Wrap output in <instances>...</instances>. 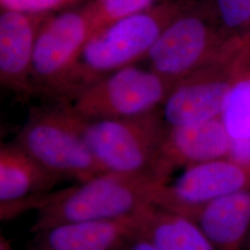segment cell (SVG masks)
Returning a JSON list of instances; mask_svg holds the SVG:
<instances>
[{
	"label": "cell",
	"mask_w": 250,
	"mask_h": 250,
	"mask_svg": "<svg viewBox=\"0 0 250 250\" xmlns=\"http://www.w3.org/2000/svg\"><path fill=\"white\" fill-rule=\"evenodd\" d=\"M189 1L165 0L95 32L55 99L65 100L111 72L142 62Z\"/></svg>",
	"instance_id": "obj_1"
},
{
	"label": "cell",
	"mask_w": 250,
	"mask_h": 250,
	"mask_svg": "<svg viewBox=\"0 0 250 250\" xmlns=\"http://www.w3.org/2000/svg\"><path fill=\"white\" fill-rule=\"evenodd\" d=\"M166 182L153 174L105 171L77 186L52 192L37 209L31 231L70 222L110 221L137 214L153 205Z\"/></svg>",
	"instance_id": "obj_2"
},
{
	"label": "cell",
	"mask_w": 250,
	"mask_h": 250,
	"mask_svg": "<svg viewBox=\"0 0 250 250\" xmlns=\"http://www.w3.org/2000/svg\"><path fill=\"white\" fill-rule=\"evenodd\" d=\"M68 109L103 170L156 176L159 150L167 127L160 108L140 116L107 120L83 119Z\"/></svg>",
	"instance_id": "obj_3"
},
{
	"label": "cell",
	"mask_w": 250,
	"mask_h": 250,
	"mask_svg": "<svg viewBox=\"0 0 250 250\" xmlns=\"http://www.w3.org/2000/svg\"><path fill=\"white\" fill-rule=\"evenodd\" d=\"M231 39L221 25L211 0H190L143 62L175 83L212 60Z\"/></svg>",
	"instance_id": "obj_4"
},
{
	"label": "cell",
	"mask_w": 250,
	"mask_h": 250,
	"mask_svg": "<svg viewBox=\"0 0 250 250\" xmlns=\"http://www.w3.org/2000/svg\"><path fill=\"white\" fill-rule=\"evenodd\" d=\"M15 143L60 178L82 183L105 172L63 103L33 109Z\"/></svg>",
	"instance_id": "obj_5"
},
{
	"label": "cell",
	"mask_w": 250,
	"mask_h": 250,
	"mask_svg": "<svg viewBox=\"0 0 250 250\" xmlns=\"http://www.w3.org/2000/svg\"><path fill=\"white\" fill-rule=\"evenodd\" d=\"M173 85L138 63L93 82L62 103L87 120L131 118L159 109Z\"/></svg>",
	"instance_id": "obj_6"
},
{
	"label": "cell",
	"mask_w": 250,
	"mask_h": 250,
	"mask_svg": "<svg viewBox=\"0 0 250 250\" xmlns=\"http://www.w3.org/2000/svg\"><path fill=\"white\" fill-rule=\"evenodd\" d=\"M247 41L232 38L212 60L174 83L160 107L166 125H193L222 116L234 62Z\"/></svg>",
	"instance_id": "obj_7"
},
{
	"label": "cell",
	"mask_w": 250,
	"mask_h": 250,
	"mask_svg": "<svg viewBox=\"0 0 250 250\" xmlns=\"http://www.w3.org/2000/svg\"><path fill=\"white\" fill-rule=\"evenodd\" d=\"M94 34L85 8L49 15L36 39L32 71L34 94L55 98Z\"/></svg>",
	"instance_id": "obj_8"
},
{
	"label": "cell",
	"mask_w": 250,
	"mask_h": 250,
	"mask_svg": "<svg viewBox=\"0 0 250 250\" xmlns=\"http://www.w3.org/2000/svg\"><path fill=\"white\" fill-rule=\"evenodd\" d=\"M250 190V164L223 158L186 168L174 182L161 184L153 205L188 217L217 198Z\"/></svg>",
	"instance_id": "obj_9"
},
{
	"label": "cell",
	"mask_w": 250,
	"mask_h": 250,
	"mask_svg": "<svg viewBox=\"0 0 250 250\" xmlns=\"http://www.w3.org/2000/svg\"><path fill=\"white\" fill-rule=\"evenodd\" d=\"M62 179L44 168L19 145L0 147V218L8 221L45 204Z\"/></svg>",
	"instance_id": "obj_10"
},
{
	"label": "cell",
	"mask_w": 250,
	"mask_h": 250,
	"mask_svg": "<svg viewBox=\"0 0 250 250\" xmlns=\"http://www.w3.org/2000/svg\"><path fill=\"white\" fill-rule=\"evenodd\" d=\"M232 140L222 116L193 125L166 127L155 174L168 182L179 168L230 157Z\"/></svg>",
	"instance_id": "obj_11"
},
{
	"label": "cell",
	"mask_w": 250,
	"mask_h": 250,
	"mask_svg": "<svg viewBox=\"0 0 250 250\" xmlns=\"http://www.w3.org/2000/svg\"><path fill=\"white\" fill-rule=\"evenodd\" d=\"M48 13L3 9L0 16V83L19 97L35 95L32 71L36 39Z\"/></svg>",
	"instance_id": "obj_12"
},
{
	"label": "cell",
	"mask_w": 250,
	"mask_h": 250,
	"mask_svg": "<svg viewBox=\"0 0 250 250\" xmlns=\"http://www.w3.org/2000/svg\"><path fill=\"white\" fill-rule=\"evenodd\" d=\"M145 210L110 221L70 222L49 226L34 232L36 236L29 250H117L139 231Z\"/></svg>",
	"instance_id": "obj_13"
},
{
	"label": "cell",
	"mask_w": 250,
	"mask_h": 250,
	"mask_svg": "<svg viewBox=\"0 0 250 250\" xmlns=\"http://www.w3.org/2000/svg\"><path fill=\"white\" fill-rule=\"evenodd\" d=\"M216 250H245L250 239V190L224 196L188 215Z\"/></svg>",
	"instance_id": "obj_14"
},
{
	"label": "cell",
	"mask_w": 250,
	"mask_h": 250,
	"mask_svg": "<svg viewBox=\"0 0 250 250\" xmlns=\"http://www.w3.org/2000/svg\"><path fill=\"white\" fill-rule=\"evenodd\" d=\"M222 119L232 140L229 158L250 164V39L236 56Z\"/></svg>",
	"instance_id": "obj_15"
},
{
	"label": "cell",
	"mask_w": 250,
	"mask_h": 250,
	"mask_svg": "<svg viewBox=\"0 0 250 250\" xmlns=\"http://www.w3.org/2000/svg\"><path fill=\"white\" fill-rule=\"evenodd\" d=\"M139 232L161 250H216L193 221L154 205L144 211Z\"/></svg>",
	"instance_id": "obj_16"
},
{
	"label": "cell",
	"mask_w": 250,
	"mask_h": 250,
	"mask_svg": "<svg viewBox=\"0 0 250 250\" xmlns=\"http://www.w3.org/2000/svg\"><path fill=\"white\" fill-rule=\"evenodd\" d=\"M157 0H93L84 8L94 33L156 5Z\"/></svg>",
	"instance_id": "obj_17"
},
{
	"label": "cell",
	"mask_w": 250,
	"mask_h": 250,
	"mask_svg": "<svg viewBox=\"0 0 250 250\" xmlns=\"http://www.w3.org/2000/svg\"><path fill=\"white\" fill-rule=\"evenodd\" d=\"M211 2L227 36L250 40V0H211Z\"/></svg>",
	"instance_id": "obj_18"
},
{
	"label": "cell",
	"mask_w": 250,
	"mask_h": 250,
	"mask_svg": "<svg viewBox=\"0 0 250 250\" xmlns=\"http://www.w3.org/2000/svg\"><path fill=\"white\" fill-rule=\"evenodd\" d=\"M77 0H0L3 9L28 13H48L62 9Z\"/></svg>",
	"instance_id": "obj_19"
},
{
	"label": "cell",
	"mask_w": 250,
	"mask_h": 250,
	"mask_svg": "<svg viewBox=\"0 0 250 250\" xmlns=\"http://www.w3.org/2000/svg\"><path fill=\"white\" fill-rule=\"evenodd\" d=\"M117 250H161L151 240L138 232L129 237Z\"/></svg>",
	"instance_id": "obj_20"
},
{
	"label": "cell",
	"mask_w": 250,
	"mask_h": 250,
	"mask_svg": "<svg viewBox=\"0 0 250 250\" xmlns=\"http://www.w3.org/2000/svg\"><path fill=\"white\" fill-rule=\"evenodd\" d=\"M0 250H12L9 240L3 235L0 237Z\"/></svg>",
	"instance_id": "obj_21"
},
{
	"label": "cell",
	"mask_w": 250,
	"mask_h": 250,
	"mask_svg": "<svg viewBox=\"0 0 250 250\" xmlns=\"http://www.w3.org/2000/svg\"><path fill=\"white\" fill-rule=\"evenodd\" d=\"M245 250H250V238L249 239L248 243H247V246L245 248Z\"/></svg>",
	"instance_id": "obj_22"
}]
</instances>
